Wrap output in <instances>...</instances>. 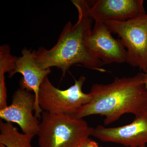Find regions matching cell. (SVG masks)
I'll return each mask as SVG.
<instances>
[{
	"label": "cell",
	"instance_id": "obj_11",
	"mask_svg": "<svg viewBox=\"0 0 147 147\" xmlns=\"http://www.w3.org/2000/svg\"><path fill=\"white\" fill-rule=\"evenodd\" d=\"M34 137L19 132L11 123L0 121V143L7 147H32Z\"/></svg>",
	"mask_w": 147,
	"mask_h": 147
},
{
	"label": "cell",
	"instance_id": "obj_12",
	"mask_svg": "<svg viewBox=\"0 0 147 147\" xmlns=\"http://www.w3.org/2000/svg\"><path fill=\"white\" fill-rule=\"evenodd\" d=\"M17 58L11 55L8 45H2L0 47V75L5 73L10 74L15 68Z\"/></svg>",
	"mask_w": 147,
	"mask_h": 147
},
{
	"label": "cell",
	"instance_id": "obj_8",
	"mask_svg": "<svg viewBox=\"0 0 147 147\" xmlns=\"http://www.w3.org/2000/svg\"><path fill=\"white\" fill-rule=\"evenodd\" d=\"M35 101L34 94L19 88L13 93L11 104L0 110V117L6 122L17 124L23 133L35 136L40 123L33 114Z\"/></svg>",
	"mask_w": 147,
	"mask_h": 147
},
{
	"label": "cell",
	"instance_id": "obj_16",
	"mask_svg": "<svg viewBox=\"0 0 147 147\" xmlns=\"http://www.w3.org/2000/svg\"><path fill=\"white\" fill-rule=\"evenodd\" d=\"M0 147H7L4 145L3 144H2L0 143Z\"/></svg>",
	"mask_w": 147,
	"mask_h": 147
},
{
	"label": "cell",
	"instance_id": "obj_17",
	"mask_svg": "<svg viewBox=\"0 0 147 147\" xmlns=\"http://www.w3.org/2000/svg\"><path fill=\"white\" fill-rule=\"evenodd\" d=\"M136 147H146V145H144V146H141Z\"/></svg>",
	"mask_w": 147,
	"mask_h": 147
},
{
	"label": "cell",
	"instance_id": "obj_18",
	"mask_svg": "<svg viewBox=\"0 0 147 147\" xmlns=\"http://www.w3.org/2000/svg\"><path fill=\"white\" fill-rule=\"evenodd\" d=\"M102 147V146H100V147Z\"/></svg>",
	"mask_w": 147,
	"mask_h": 147
},
{
	"label": "cell",
	"instance_id": "obj_2",
	"mask_svg": "<svg viewBox=\"0 0 147 147\" xmlns=\"http://www.w3.org/2000/svg\"><path fill=\"white\" fill-rule=\"evenodd\" d=\"M90 93V102L83 105L71 116L83 119L92 115L105 117L103 122L108 125L123 115H134L147 109V89L143 72L129 77H116L110 84H94Z\"/></svg>",
	"mask_w": 147,
	"mask_h": 147
},
{
	"label": "cell",
	"instance_id": "obj_10",
	"mask_svg": "<svg viewBox=\"0 0 147 147\" xmlns=\"http://www.w3.org/2000/svg\"><path fill=\"white\" fill-rule=\"evenodd\" d=\"M51 72L50 69H43L38 66L36 61L34 51L24 48L22 51V56L17 58L15 68L9 74L10 78L17 73L22 74L23 77L20 83L21 88L33 92L36 98L35 115L37 118H41L43 112L38 103L40 87Z\"/></svg>",
	"mask_w": 147,
	"mask_h": 147
},
{
	"label": "cell",
	"instance_id": "obj_6",
	"mask_svg": "<svg viewBox=\"0 0 147 147\" xmlns=\"http://www.w3.org/2000/svg\"><path fill=\"white\" fill-rule=\"evenodd\" d=\"M104 23L95 22L86 38L88 50L104 65L126 63L127 53L121 40L113 36Z\"/></svg>",
	"mask_w": 147,
	"mask_h": 147
},
{
	"label": "cell",
	"instance_id": "obj_9",
	"mask_svg": "<svg viewBox=\"0 0 147 147\" xmlns=\"http://www.w3.org/2000/svg\"><path fill=\"white\" fill-rule=\"evenodd\" d=\"M92 3L89 13L95 22L124 21L146 13L143 0H97Z\"/></svg>",
	"mask_w": 147,
	"mask_h": 147
},
{
	"label": "cell",
	"instance_id": "obj_14",
	"mask_svg": "<svg viewBox=\"0 0 147 147\" xmlns=\"http://www.w3.org/2000/svg\"><path fill=\"white\" fill-rule=\"evenodd\" d=\"M81 147H99L98 144L92 139H88Z\"/></svg>",
	"mask_w": 147,
	"mask_h": 147
},
{
	"label": "cell",
	"instance_id": "obj_3",
	"mask_svg": "<svg viewBox=\"0 0 147 147\" xmlns=\"http://www.w3.org/2000/svg\"><path fill=\"white\" fill-rule=\"evenodd\" d=\"M37 135L39 147H81L92 127L83 119L43 111Z\"/></svg>",
	"mask_w": 147,
	"mask_h": 147
},
{
	"label": "cell",
	"instance_id": "obj_5",
	"mask_svg": "<svg viewBox=\"0 0 147 147\" xmlns=\"http://www.w3.org/2000/svg\"><path fill=\"white\" fill-rule=\"evenodd\" d=\"M86 77L82 76L75 80L74 85L67 89L61 90L53 86L48 76L40 87L38 101L43 111L53 114L73 115L83 105L90 102L92 96L85 93L82 87Z\"/></svg>",
	"mask_w": 147,
	"mask_h": 147
},
{
	"label": "cell",
	"instance_id": "obj_7",
	"mask_svg": "<svg viewBox=\"0 0 147 147\" xmlns=\"http://www.w3.org/2000/svg\"><path fill=\"white\" fill-rule=\"evenodd\" d=\"M91 136L100 141L136 147L147 144V109L135 115L134 120L126 125L108 127L98 125L92 128Z\"/></svg>",
	"mask_w": 147,
	"mask_h": 147
},
{
	"label": "cell",
	"instance_id": "obj_13",
	"mask_svg": "<svg viewBox=\"0 0 147 147\" xmlns=\"http://www.w3.org/2000/svg\"><path fill=\"white\" fill-rule=\"evenodd\" d=\"M7 89L4 74L0 75V110L7 106Z\"/></svg>",
	"mask_w": 147,
	"mask_h": 147
},
{
	"label": "cell",
	"instance_id": "obj_1",
	"mask_svg": "<svg viewBox=\"0 0 147 147\" xmlns=\"http://www.w3.org/2000/svg\"><path fill=\"white\" fill-rule=\"evenodd\" d=\"M71 2L78 11L77 22L74 25L70 21L65 24L57 42L50 50L40 47L34 51L36 61L43 69L57 67L63 75L71 66L78 64L93 70L106 72L102 68L104 64L92 56L86 44V38L92 29L93 20L89 13V2L72 0Z\"/></svg>",
	"mask_w": 147,
	"mask_h": 147
},
{
	"label": "cell",
	"instance_id": "obj_4",
	"mask_svg": "<svg viewBox=\"0 0 147 147\" xmlns=\"http://www.w3.org/2000/svg\"><path fill=\"white\" fill-rule=\"evenodd\" d=\"M104 23L126 48L127 63L147 72V13L127 21Z\"/></svg>",
	"mask_w": 147,
	"mask_h": 147
},
{
	"label": "cell",
	"instance_id": "obj_15",
	"mask_svg": "<svg viewBox=\"0 0 147 147\" xmlns=\"http://www.w3.org/2000/svg\"><path fill=\"white\" fill-rule=\"evenodd\" d=\"M143 75L144 77V82L147 89V72H143Z\"/></svg>",
	"mask_w": 147,
	"mask_h": 147
}]
</instances>
